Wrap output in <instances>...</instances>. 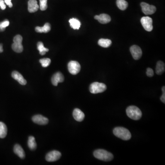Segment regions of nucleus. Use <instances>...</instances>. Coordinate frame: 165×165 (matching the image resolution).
I'll use <instances>...</instances> for the list:
<instances>
[{
  "label": "nucleus",
  "mask_w": 165,
  "mask_h": 165,
  "mask_svg": "<svg viewBox=\"0 0 165 165\" xmlns=\"http://www.w3.org/2000/svg\"><path fill=\"white\" fill-rule=\"evenodd\" d=\"M154 71L152 69L149 68V67L147 68V71H146V74L147 75L148 77H153L154 76Z\"/></svg>",
  "instance_id": "c85d7f7f"
},
{
  "label": "nucleus",
  "mask_w": 165,
  "mask_h": 165,
  "mask_svg": "<svg viewBox=\"0 0 165 165\" xmlns=\"http://www.w3.org/2000/svg\"><path fill=\"white\" fill-rule=\"evenodd\" d=\"M39 6L36 0H29L28 1V11L30 13L36 12L39 9Z\"/></svg>",
  "instance_id": "dca6fc26"
},
{
  "label": "nucleus",
  "mask_w": 165,
  "mask_h": 165,
  "mask_svg": "<svg viewBox=\"0 0 165 165\" xmlns=\"http://www.w3.org/2000/svg\"><path fill=\"white\" fill-rule=\"evenodd\" d=\"M37 49L40 52V54L41 55H45L46 52H48V49L45 48L42 42H39L37 43Z\"/></svg>",
  "instance_id": "393cba45"
},
{
  "label": "nucleus",
  "mask_w": 165,
  "mask_h": 165,
  "mask_svg": "<svg viewBox=\"0 0 165 165\" xmlns=\"http://www.w3.org/2000/svg\"><path fill=\"white\" fill-rule=\"evenodd\" d=\"M12 77L14 79L17 80L21 85H24L26 84L27 81L24 79L23 76L19 72L16 71L13 72L12 74Z\"/></svg>",
  "instance_id": "4468645a"
},
{
  "label": "nucleus",
  "mask_w": 165,
  "mask_h": 165,
  "mask_svg": "<svg viewBox=\"0 0 165 165\" xmlns=\"http://www.w3.org/2000/svg\"><path fill=\"white\" fill-rule=\"evenodd\" d=\"M127 116L130 118L134 120H139L142 116V112L137 106H131L127 107L126 109Z\"/></svg>",
  "instance_id": "7ed1b4c3"
},
{
  "label": "nucleus",
  "mask_w": 165,
  "mask_h": 165,
  "mask_svg": "<svg viewBox=\"0 0 165 165\" xmlns=\"http://www.w3.org/2000/svg\"><path fill=\"white\" fill-rule=\"evenodd\" d=\"M47 7V0H40V8L41 11L45 10Z\"/></svg>",
  "instance_id": "cd10ccee"
},
{
  "label": "nucleus",
  "mask_w": 165,
  "mask_h": 165,
  "mask_svg": "<svg viewBox=\"0 0 165 165\" xmlns=\"http://www.w3.org/2000/svg\"><path fill=\"white\" fill-rule=\"evenodd\" d=\"M73 117L76 121L82 122L84 119L85 115L82 110L78 108H75L73 112Z\"/></svg>",
  "instance_id": "2eb2a0df"
},
{
  "label": "nucleus",
  "mask_w": 165,
  "mask_h": 165,
  "mask_svg": "<svg viewBox=\"0 0 165 165\" xmlns=\"http://www.w3.org/2000/svg\"><path fill=\"white\" fill-rule=\"evenodd\" d=\"M13 150L15 154L21 159H23L25 157L24 150L19 144H16L14 147Z\"/></svg>",
  "instance_id": "f3484780"
},
{
  "label": "nucleus",
  "mask_w": 165,
  "mask_h": 165,
  "mask_svg": "<svg viewBox=\"0 0 165 165\" xmlns=\"http://www.w3.org/2000/svg\"><path fill=\"white\" fill-rule=\"evenodd\" d=\"M3 51V45H2V44H0V53L2 52Z\"/></svg>",
  "instance_id": "473e14b6"
},
{
  "label": "nucleus",
  "mask_w": 165,
  "mask_h": 165,
  "mask_svg": "<svg viewBox=\"0 0 165 165\" xmlns=\"http://www.w3.org/2000/svg\"><path fill=\"white\" fill-rule=\"evenodd\" d=\"M32 120L35 123L39 125H46L49 122L47 118L43 117L41 115H36L33 116Z\"/></svg>",
  "instance_id": "9b49d317"
},
{
  "label": "nucleus",
  "mask_w": 165,
  "mask_h": 165,
  "mask_svg": "<svg viewBox=\"0 0 165 165\" xmlns=\"http://www.w3.org/2000/svg\"><path fill=\"white\" fill-rule=\"evenodd\" d=\"M162 91L163 92L162 96H161V100L163 103H165V87L163 86L162 88Z\"/></svg>",
  "instance_id": "c756f323"
},
{
  "label": "nucleus",
  "mask_w": 165,
  "mask_h": 165,
  "mask_svg": "<svg viewBox=\"0 0 165 165\" xmlns=\"http://www.w3.org/2000/svg\"><path fill=\"white\" fill-rule=\"evenodd\" d=\"M28 145L31 150H35L37 147V144L35 142V137L30 136L28 138Z\"/></svg>",
  "instance_id": "5701e85b"
},
{
  "label": "nucleus",
  "mask_w": 165,
  "mask_h": 165,
  "mask_svg": "<svg viewBox=\"0 0 165 165\" xmlns=\"http://www.w3.org/2000/svg\"><path fill=\"white\" fill-rule=\"evenodd\" d=\"M40 62L41 63V65L43 67H46L50 65L51 62V60L49 58H43L40 60Z\"/></svg>",
  "instance_id": "a878e982"
},
{
  "label": "nucleus",
  "mask_w": 165,
  "mask_h": 165,
  "mask_svg": "<svg viewBox=\"0 0 165 165\" xmlns=\"http://www.w3.org/2000/svg\"><path fill=\"white\" fill-rule=\"evenodd\" d=\"M112 42L109 39H101L98 41V44L102 47L107 48L112 45Z\"/></svg>",
  "instance_id": "4be33fe9"
},
{
  "label": "nucleus",
  "mask_w": 165,
  "mask_h": 165,
  "mask_svg": "<svg viewBox=\"0 0 165 165\" xmlns=\"http://www.w3.org/2000/svg\"><path fill=\"white\" fill-rule=\"evenodd\" d=\"M165 69V63L162 61H159L157 62L156 72L157 74L161 75L164 73Z\"/></svg>",
  "instance_id": "6ab92c4d"
},
{
  "label": "nucleus",
  "mask_w": 165,
  "mask_h": 165,
  "mask_svg": "<svg viewBox=\"0 0 165 165\" xmlns=\"http://www.w3.org/2000/svg\"><path fill=\"white\" fill-rule=\"evenodd\" d=\"M113 134L117 137L123 140H128L131 138L130 131L125 127H115L113 130Z\"/></svg>",
  "instance_id": "f03ea898"
},
{
  "label": "nucleus",
  "mask_w": 165,
  "mask_h": 165,
  "mask_svg": "<svg viewBox=\"0 0 165 165\" xmlns=\"http://www.w3.org/2000/svg\"><path fill=\"white\" fill-rule=\"evenodd\" d=\"M94 18L102 24H106L110 22L111 21L110 16L106 14H101L99 15H96Z\"/></svg>",
  "instance_id": "ddd939ff"
},
{
  "label": "nucleus",
  "mask_w": 165,
  "mask_h": 165,
  "mask_svg": "<svg viewBox=\"0 0 165 165\" xmlns=\"http://www.w3.org/2000/svg\"><path fill=\"white\" fill-rule=\"evenodd\" d=\"M67 67L69 73L73 75L77 74L81 69V66L77 61H70L68 63Z\"/></svg>",
  "instance_id": "0eeeda50"
},
{
  "label": "nucleus",
  "mask_w": 165,
  "mask_h": 165,
  "mask_svg": "<svg viewBox=\"0 0 165 165\" xmlns=\"http://www.w3.org/2000/svg\"><path fill=\"white\" fill-rule=\"evenodd\" d=\"M23 38L20 35H17L14 37L13 43L12 44V49L17 53H21L23 51L22 45Z\"/></svg>",
  "instance_id": "39448f33"
},
{
  "label": "nucleus",
  "mask_w": 165,
  "mask_h": 165,
  "mask_svg": "<svg viewBox=\"0 0 165 165\" xmlns=\"http://www.w3.org/2000/svg\"><path fill=\"white\" fill-rule=\"evenodd\" d=\"M141 24L144 30L147 31H152L153 28V20L152 18L148 16L142 17L140 20Z\"/></svg>",
  "instance_id": "423d86ee"
},
{
  "label": "nucleus",
  "mask_w": 165,
  "mask_h": 165,
  "mask_svg": "<svg viewBox=\"0 0 165 165\" xmlns=\"http://www.w3.org/2000/svg\"><path fill=\"white\" fill-rule=\"evenodd\" d=\"M61 153L57 150H52L47 154L45 157V159L49 162H53L57 161L61 158Z\"/></svg>",
  "instance_id": "1a4fd4ad"
},
{
  "label": "nucleus",
  "mask_w": 165,
  "mask_h": 165,
  "mask_svg": "<svg viewBox=\"0 0 165 165\" xmlns=\"http://www.w3.org/2000/svg\"><path fill=\"white\" fill-rule=\"evenodd\" d=\"M93 154L97 159L104 161H109L113 159V155L104 149H97L94 152Z\"/></svg>",
  "instance_id": "f257e3e1"
},
{
  "label": "nucleus",
  "mask_w": 165,
  "mask_h": 165,
  "mask_svg": "<svg viewBox=\"0 0 165 165\" xmlns=\"http://www.w3.org/2000/svg\"><path fill=\"white\" fill-rule=\"evenodd\" d=\"M8 128L4 123L0 122V138H4L7 135Z\"/></svg>",
  "instance_id": "412c9836"
},
{
  "label": "nucleus",
  "mask_w": 165,
  "mask_h": 165,
  "mask_svg": "<svg viewBox=\"0 0 165 165\" xmlns=\"http://www.w3.org/2000/svg\"><path fill=\"white\" fill-rule=\"evenodd\" d=\"M64 77L61 72H57L53 75L52 78V83L53 85L57 86L59 83H62L64 81Z\"/></svg>",
  "instance_id": "f8f14e48"
},
{
  "label": "nucleus",
  "mask_w": 165,
  "mask_h": 165,
  "mask_svg": "<svg viewBox=\"0 0 165 165\" xmlns=\"http://www.w3.org/2000/svg\"><path fill=\"white\" fill-rule=\"evenodd\" d=\"M140 6L142 12L146 15H152L157 11V8L155 6L150 5L145 2H141Z\"/></svg>",
  "instance_id": "6e6552de"
},
{
  "label": "nucleus",
  "mask_w": 165,
  "mask_h": 165,
  "mask_svg": "<svg viewBox=\"0 0 165 165\" xmlns=\"http://www.w3.org/2000/svg\"><path fill=\"white\" fill-rule=\"evenodd\" d=\"M4 1L6 4L8 6L9 8H11L13 7V4L11 2V0H4Z\"/></svg>",
  "instance_id": "2f4dec72"
},
{
  "label": "nucleus",
  "mask_w": 165,
  "mask_h": 165,
  "mask_svg": "<svg viewBox=\"0 0 165 165\" xmlns=\"http://www.w3.org/2000/svg\"><path fill=\"white\" fill-rule=\"evenodd\" d=\"M51 25L49 23H45L44 26L43 27H36L35 28L36 32L38 33H48L51 30Z\"/></svg>",
  "instance_id": "a211bd4d"
},
{
  "label": "nucleus",
  "mask_w": 165,
  "mask_h": 165,
  "mask_svg": "<svg viewBox=\"0 0 165 165\" xmlns=\"http://www.w3.org/2000/svg\"><path fill=\"white\" fill-rule=\"evenodd\" d=\"M9 25V21L8 19H5L1 22H0V31L3 32L5 30L6 28Z\"/></svg>",
  "instance_id": "bb28decb"
},
{
  "label": "nucleus",
  "mask_w": 165,
  "mask_h": 165,
  "mask_svg": "<svg viewBox=\"0 0 165 165\" xmlns=\"http://www.w3.org/2000/svg\"><path fill=\"white\" fill-rule=\"evenodd\" d=\"M116 3L118 8L121 10H125L128 6V3L125 0H117Z\"/></svg>",
  "instance_id": "b1692460"
},
{
  "label": "nucleus",
  "mask_w": 165,
  "mask_h": 165,
  "mask_svg": "<svg viewBox=\"0 0 165 165\" xmlns=\"http://www.w3.org/2000/svg\"><path fill=\"white\" fill-rule=\"evenodd\" d=\"M130 51L132 55V57L135 60H139L142 57V50H141V49L138 45H132L130 48Z\"/></svg>",
  "instance_id": "9d476101"
},
{
  "label": "nucleus",
  "mask_w": 165,
  "mask_h": 165,
  "mask_svg": "<svg viewBox=\"0 0 165 165\" xmlns=\"http://www.w3.org/2000/svg\"><path fill=\"white\" fill-rule=\"evenodd\" d=\"M107 87L104 84L99 82H94L89 86V91L92 94H98L106 91Z\"/></svg>",
  "instance_id": "20e7f679"
},
{
  "label": "nucleus",
  "mask_w": 165,
  "mask_h": 165,
  "mask_svg": "<svg viewBox=\"0 0 165 165\" xmlns=\"http://www.w3.org/2000/svg\"><path fill=\"white\" fill-rule=\"evenodd\" d=\"M71 27L74 30H79L81 26V23L76 18H71L69 20Z\"/></svg>",
  "instance_id": "aec40b11"
},
{
  "label": "nucleus",
  "mask_w": 165,
  "mask_h": 165,
  "mask_svg": "<svg viewBox=\"0 0 165 165\" xmlns=\"http://www.w3.org/2000/svg\"><path fill=\"white\" fill-rule=\"evenodd\" d=\"M0 7H1V9L3 10L5 9L6 8V5L4 0H0Z\"/></svg>",
  "instance_id": "7c9ffc66"
}]
</instances>
